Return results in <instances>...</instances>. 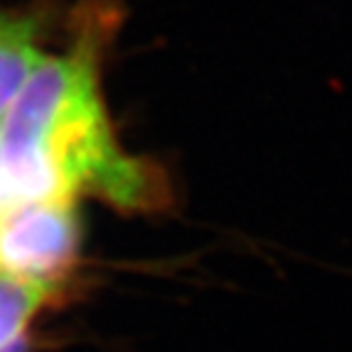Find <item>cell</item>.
I'll use <instances>...</instances> for the list:
<instances>
[{"mask_svg": "<svg viewBox=\"0 0 352 352\" xmlns=\"http://www.w3.org/2000/svg\"><path fill=\"white\" fill-rule=\"evenodd\" d=\"M105 22L100 12L88 17L72 50L42 59L0 118V210L83 191L132 208L160 196L154 171L120 149L100 96Z\"/></svg>", "mask_w": 352, "mask_h": 352, "instance_id": "6da1fadb", "label": "cell"}, {"mask_svg": "<svg viewBox=\"0 0 352 352\" xmlns=\"http://www.w3.org/2000/svg\"><path fill=\"white\" fill-rule=\"evenodd\" d=\"M74 198L25 201L0 210V272L50 286L76 257Z\"/></svg>", "mask_w": 352, "mask_h": 352, "instance_id": "7a4b0ae2", "label": "cell"}, {"mask_svg": "<svg viewBox=\"0 0 352 352\" xmlns=\"http://www.w3.org/2000/svg\"><path fill=\"white\" fill-rule=\"evenodd\" d=\"M39 17L0 10V118L42 64Z\"/></svg>", "mask_w": 352, "mask_h": 352, "instance_id": "3957f363", "label": "cell"}, {"mask_svg": "<svg viewBox=\"0 0 352 352\" xmlns=\"http://www.w3.org/2000/svg\"><path fill=\"white\" fill-rule=\"evenodd\" d=\"M47 294V284L0 272V352L15 345Z\"/></svg>", "mask_w": 352, "mask_h": 352, "instance_id": "277c9868", "label": "cell"}, {"mask_svg": "<svg viewBox=\"0 0 352 352\" xmlns=\"http://www.w3.org/2000/svg\"><path fill=\"white\" fill-rule=\"evenodd\" d=\"M0 182H3V138H0Z\"/></svg>", "mask_w": 352, "mask_h": 352, "instance_id": "5b68a950", "label": "cell"}]
</instances>
